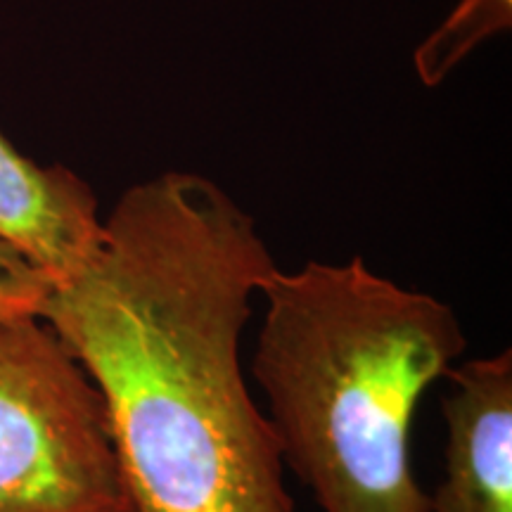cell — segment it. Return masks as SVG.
Segmentation results:
<instances>
[{
  "instance_id": "obj_5",
  "label": "cell",
  "mask_w": 512,
  "mask_h": 512,
  "mask_svg": "<svg viewBox=\"0 0 512 512\" xmlns=\"http://www.w3.org/2000/svg\"><path fill=\"white\" fill-rule=\"evenodd\" d=\"M0 240L64 283L91 261L102 240L98 200L64 166H38L0 131Z\"/></svg>"
},
{
  "instance_id": "obj_3",
  "label": "cell",
  "mask_w": 512,
  "mask_h": 512,
  "mask_svg": "<svg viewBox=\"0 0 512 512\" xmlns=\"http://www.w3.org/2000/svg\"><path fill=\"white\" fill-rule=\"evenodd\" d=\"M0 512H128L105 401L38 316L0 318Z\"/></svg>"
},
{
  "instance_id": "obj_1",
  "label": "cell",
  "mask_w": 512,
  "mask_h": 512,
  "mask_svg": "<svg viewBox=\"0 0 512 512\" xmlns=\"http://www.w3.org/2000/svg\"><path fill=\"white\" fill-rule=\"evenodd\" d=\"M275 264L256 221L200 174L133 185L41 318L105 401L128 512H294L240 363Z\"/></svg>"
},
{
  "instance_id": "obj_7",
  "label": "cell",
  "mask_w": 512,
  "mask_h": 512,
  "mask_svg": "<svg viewBox=\"0 0 512 512\" xmlns=\"http://www.w3.org/2000/svg\"><path fill=\"white\" fill-rule=\"evenodd\" d=\"M50 290L53 280L0 240V318H41Z\"/></svg>"
},
{
  "instance_id": "obj_6",
  "label": "cell",
  "mask_w": 512,
  "mask_h": 512,
  "mask_svg": "<svg viewBox=\"0 0 512 512\" xmlns=\"http://www.w3.org/2000/svg\"><path fill=\"white\" fill-rule=\"evenodd\" d=\"M512 0H460L434 34L415 50V69L425 86H439L472 50L508 31Z\"/></svg>"
},
{
  "instance_id": "obj_4",
  "label": "cell",
  "mask_w": 512,
  "mask_h": 512,
  "mask_svg": "<svg viewBox=\"0 0 512 512\" xmlns=\"http://www.w3.org/2000/svg\"><path fill=\"white\" fill-rule=\"evenodd\" d=\"M444 479L430 512H512V351L448 368Z\"/></svg>"
},
{
  "instance_id": "obj_2",
  "label": "cell",
  "mask_w": 512,
  "mask_h": 512,
  "mask_svg": "<svg viewBox=\"0 0 512 512\" xmlns=\"http://www.w3.org/2000/svg\"><path fill=\"white\" fill-rule=\"evenodd\" d=\"M252 375L290 465L323 512H430L411 465L420 396L463 356L453 309L347 264L278 266L261 285Z\"/></svg>"
}]
</instances>
